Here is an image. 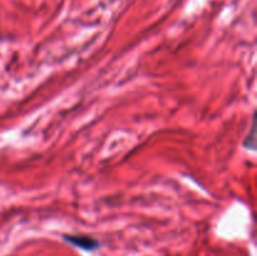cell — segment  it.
<instances>
[{"instance_id":"cell-2","label":"cell","mask_w":257,"mask_h":256,"mask_svg":"<svg viewBox=\"0 0 257 256\" xmlns=\"http://www.w3.org/2000/svg\"><path fill=\"white\" fill-rule=\"evenodd\" d=\"M243 145H245V147H247L248 150H253V148H255V119H253L252 122L250 135L246 136V140Z\"/></svg>"},{"instance_id":"cell-1","label":"cell","mask_w":257,"mask_h":256,"mask_svg":"<svg viewBox=\"0 0 257 256\" xmlns=\"http://www.w3.org/2000/svg\"><path fill=\"white\" fill-rule=\"evenodd\" d=\"M64 240L69 242L70 245L77 246V247L87 251H93L99 246V242L95 238L85 235H65Z\"/></svg>"}]
</instances>
